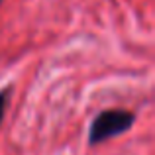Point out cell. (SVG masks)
<instances>
[{"mask_svg":"<svg viewBox=\"0 0 155 155\" xmlns=\"http://www.w3.org/2000/svg\"><path fill=\"white\" fill-rule=\"evenodd\" d=\"M6 102H8V91H2V92H0V120H2V116H4Z\"/></svg>","mask_w":155,"mask_h":155,"instance_id":"2","label":"cell"},{"mask_svg":"<svg viewBox=\"0 0 155 155\" xmlns=\"http://www.w3.org/2000/svg\"><path fill=\"white\" fill-rule=\"evenodd\" d=\"M132 124H134V114L128 110H104L92 122L88 141H91V145L102 143L110 137L130 130Z\"/></svg>","mask_w":155,"mask_h":155,"instance_id":"1","label":"cell"}]
</instances>
